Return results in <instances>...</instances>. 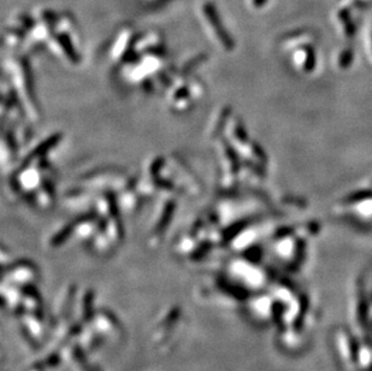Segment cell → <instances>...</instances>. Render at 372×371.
I'll return each instance as SVG.
<instances>
[{"label": "cell", "instance_id": "obj_1", "mask_svg": "<svg viewBox=\"0 0 372 371\" xmlns=\"http://www.w3.org/2000/svg\"><path fill=\"white\" fill-rule=\"evenodd\" d=\"M5 72H8L9 83L14 92L16 93L18 100H20L22 108L30 121H37L39 119V109L36 106L35 97H34L32 89V81H30V71L23 59H11L5 64Z\"/></svg>", "mask_w": 372, "mask_h": 371}, {"label": "cell", "instance_id": "obj_2", "mask_svg": "<svg viewBox=\"0 0 372 371\" xmlns=\"http://www.w3.org/2000/svg\"><path fill=\"white\" fill-rule=\"evenodd\" d=\"M202 97V84L194 75L177 72L168 90V105L174 112H186Z\"/></svg>", "mask_w": 372, "mask_h": 371}]
</instances>
